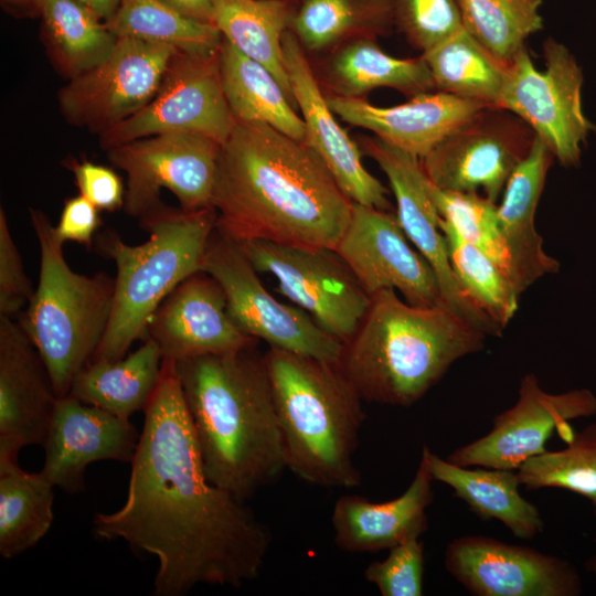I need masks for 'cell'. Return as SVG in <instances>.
Returning a JSON list of instances; mask_svg holds the SVG:
<instances>
[{
	"label": "cell",
	"instance_id": "obj_1",
	"mask_svg": "<svg viewBox=\"0 0 596 596\" xmlns=\"http://www.w3.org/2000/svg\"><path fill=\"white\" fill-rule=\"evenodd\" d=\"M143 412L126 500L95 515L94 534L157 557L156 596L253 581L270 547L269 530L244 501L207 479L174 361L163 359Z\"/></svg>",
	"mask_w": 596,
	"mask_h": 596
},
{
	"label": "cell",
	"instance_id": "obj_2",
	"mask_svg": "<svg viewBox=\"0 0 596 596\" xmlns=\"http://www.w3.org/2000/svg\"><path fill=\"white\" fill-rule=\"evenodd\" d=\"M215 230L241 243L336 248L352 202L304 141L262 123L236 121L221 145Z\"/></svg>",
	"mask_w": 596,
	"mask_h": 596
},
{
	"label": "cell",
	"instance_id": "obj_3",
	"mask_svg": "<svg viewBox=\"0 0 596 596\" xmlns=\"http://www.w3.org/2000/svg\"><path fill=\"white\" fill-rule=\"evenodd\" d=\"M254 347L175 362L206 477L242 501L287 469L265 358Z\"/></svg>",
	"mask_w": 596,
	"mask_h": 596
},
{
	"label": "cell",
	"instance_id": "obj_4",
	"mask_svg": "<svg viewBox=\"0 0 596 596\" xmlns=\"http://www.w3.org/2000/svg\"><path fill=\"white\" fill-rule=\"evenodd\" d=\"M371 297L340 362L363 401L409 407L457 360L483 349L486 334L446 305L412 306L392 288Z\"/></svg>",
	"mask_w": 596,
	"mask_h": 596
},
{
	"label": "cell",
	"instance_id": "obj_5",
	"mask_svg": "<svg viewBox=\"0 0 596 596\" xmlns=\"http://www.w3.org/2000/svg\"><path fill=\"white\" fill-rule=\"evenodd\" d=\"M264 358L287 469L320 487H359L354 455L365 418L363 398L340 363L276 347Z\"/></svg>",
	"mask_w": 596,
	"mask_h": 596
},
{
	"label": "cell",
	"instance_id": "obj_6",
	"mask_svg": "<svg viewBox=\"0 0 596 596\" xmlns=\"http://www.w3.org/2000/svg\"><path fill=\"white\" fill-rule=\"evenodd\" d=\"M139 220L149 234L142 244L129 245L114 231L97 238L96 247L114 260L116 276L109 322L92 360H119L135 341L147 339L149 321L160 304L185 278L202 270L216 212L161 203Z\"/></svg>",
	"mask_w": 596,
	"mask_h": 596
},
{
	"label": "cell",
	"instance_id": "obj_7",
	"mask_svg": "<svg viewBox=\"0 0 596 596\" xmlns=\"http://www.w3.org/2000/svg\"><path fill=\"white\" fill-rule=\"evenodd\" d=\"M30 220L40 246V275L19 323L42 358L57 397H62L68 395L75 376L91 362L106 332L115 277L74 272L49 217L30 209Z\"/></svg>",
	"mask_w": 596,
	"mask_h": 596
},
{
	"label": "cell",
	"instance_id": "obj_8",
	"mask_svg": "<svg viewBox=\"0 0 596 596\" xmlns=\"http://www.w3.org/2000/svg\"><path fill=\"white\" fill-rule=\"evenodd\" d=\"M545 70L535 68L524 46L511 60L500 107L524 123L564 167L579 164L582 145L596 125L582 107L583 72L570 50L553 38L543 43Z\"/></svg>",
	"mask_w": 596,
	"mask_h": 596
},
{
	"label": "cell",
	"instance_id": "obj_9",
	"mask_svg": "<svg viewBox=\"0 0 596 596\" xmlns=\"http://www.w3.org/2000/svg\"><path fill=\"white\" fill-rule=\"evenodd\" d=\"M202 270L222 287L227 310L247 336L269 347L340 363L345 344L322 330L302 309L283 304L262 284L238 244L214 230Z\"/></svg>",
	"mask_w": 596,
	"mask_h": 596
},
{
	"label": "cell",
	"instance_id": "obj_10",
	"mask_svg": "<svg viewBox=\"0 0 596 596\" xmlns=\"http://www.w3.org/2000/svg\"><path fill=\"white\" fill-rule=\"evenodd\" d=\"M237 244L255 269L273 275L276 290L307 311L322 330L344 344L351 340L372 297L336 249L259 240Z\"/></svg>",
	"mask_w": 596,
	"mask_h": 596
},
{
	"label": "cell",
	"instance_id": "obj_11",
	"mask_svg": "<svg viewBox=\"0 0 596 596\" xmlns=\"http://www.w3.org/2000/svg\"><path fill=\"white\" fill-rule=\"evenodd\" d=\"M235 119L224 95L220 49L207 54L177 52L152 99L138 113L99 134L109 150L159 134H195L221 145Z\"/></svg>",
	"mask_w": 596,
	"mask_h": 596
},
{
	"label": "cell",
	"instance_id": "obj_12",
	"mask_svg": "<svg viewBox=\"0 0 596 596\" xmlns=\"http://www.w3.org/2000/svg\"><path fill=\"white\" fill-rule=\"evenodd\" d=\"M220 149L209 137L173 132L107 150L108 160L127 174L125 212L141 219L162 203L161 189L173 193L185 211L213 207Z\"/></svg>",
	"mask_w": 596,
	"mask_h": 596
},
{
	"label": "cell",
	"instance_id": "obj_13",
	"mask_svg": "<svg viewBox=\"0 0 596 596\" xmlns=\"http://www.w3.org/2000/svg\"><path fill=\"white\" fill-rule=\"evenodd\" d=\"M534 131L501 107H485L451 131L421 160L427 179L454 192H477L497 202L529 155Z\"/></svg>",
	"mask_w": 596,
	"mask_h": 596
},
{
	"label": "cell",
	"instance_id": "obj_14",
	"mask_svg": "<svg viewBox=\"0 0 596 596\" xmlns=\"http://www.w3.org/2000/svg\"><path fill=\"white\" fill-rule=\"evenodd\" d=\"M179 52L134 38H117L111 52L68 79L57 95L65 120L98 135L142 109L156 95Z\"/></svg>",
	"mask_w": 596,
	"mask_h": 596
},
{
	"label": "cell",
	"instance_id": "obj_15",
	"mask_svg": "<svg viewBox=\"0 0 596 596\" xmlns=\"http://www.w3.org/2000/svg\"><path fill=\"white\" fill-rule=\"evenodd\" d=\"M595 414L596 395L590 390L549 393L533 373H528L520 381L517 402L493 418L491 429L455 449L447 459L465 467L518 470L547 450L545 445L555 429Z\"/></svg>",
	"mask_w": 596,
	"mask_h": 596
},
{
	"label": "cell",
	"instance_id": "obj_16",
	"mask_svg": "<svg viewBox=\"0 0 596 596\" xmlns=\"http://www.w3.org/2000/svg\"><path fill=\"white\" fill-rule=\"evenodd\" d=\"M446 571L475 596H578L583 581L567 560L486 535L446 546Z\"/></svg>",
	"mask_w": 596,
	"mask_h": 596
},
{
	"label": "cell",
	"instance_id": "obj_17",
	"mask_svg": "<svg viewBox=\"0 0 596 596\" xmlns=\"http://www.w3.org/2000/svg\"><path fill=\"white\" fill-rule=\"evenodd\" d=\"M408 241L396 214L352 203L334 249L370 296L392 288L412 306L446 305L434 269Z\"/></svg>",
	"mask_w": 596,
	"mask_h": 596
},
{
	"label": "cell",
	"instance_id": "obj_18",
	"mask_svg": "<svg viewBox=\"0 0 596 596\" xmlns=\"http://www.w3.org/2000/svg\"><path fill=\"white\" fill-rule=\"evenodd\" d=\"M361 148L387 177L396 200L397 220L415 248L434 269L445 304L486 336L502 329L466 296L451 268L439 214L426 188L421 160L377 137H365Z\"/></svg>",
	"mask_w": 596,
	"mask_h": 596
},
{
	"label": "cell",
	"instance_id": "obj_19",
	"mask_svg": "<svg viewBox=\"0 0 596 596\" xmlns=\"http://www.w3.org/2000/svg\"><path fill=\"white\" fill-rule=\"evenodd\" d=\"M283 51L295 102L305 124V142L352 203L389 211L392 205L387 189L365 169L360 148L336 119L306 51L290 29L284 34Z\"/></svg>",
	"mask_w": 596,
	"mask_h": 596
},
{
	"label": "cell",
	"instance_id": "obj_20",
	"mask_svg": "<svg viewBox=\"0 0 596 596\" xmlns=\"http://www.w3.org/2000/svg\"><path fill=\"white\" fill-rule=\"evenodd\" d=\"M147 338L174 362L256 344L231 318L220 284L200 270L179 284L152 315Z\"/></svg>",
	"mask_w": 596,
	"mask_h": 596
},
{
	"label": "cell",
	"instance_id": "obj_21",
	"mask_svg": "<svg viewBox=\"0 0 596 596\" xmlns=\"http://www.w3.org/2000/svg\"><path fill=\"white\" fill-rule=\"evenodd\" d=\"M129 418L119 417L71 396L57 397L42 475L64 491L84 488L87 466L99 460L130 462L139 440Z\"/></svg>",
	"mask_w": 596,
	"mask_h": 596
},
{
	"label": "cell",
	"instance_id": "obj_22",
	"mask_svg": "<svg viewBox=\"0 0 596 596\" xmlns=\"http://www.w3.org/2000/svg\"><path fill=\"white\" fill-rule=\"evenodd\" d=\"M57 395L38 350L13 318L0 317V457L45 441Z\"/></svg>",
	"mask_w": 596,
	"mask_h": 596
},
{
	"label": "cell",
	"instance_id": "obj_23",
	"mask_svg": "<svg viewBox=\"0 0 596 596\" xmlns=\"http://www.w3.org/2000/svg\"><path fill=\"white\" fill-rule=\"evenodd\" d=\"M326 99L343 121L372 131L375 137L419 160L457 127L488 107L440 91L421 93L406 103L390 107L332 94H327Z\"/></svg>",
	"mask_w": 596,
	"mask_h": 596
},
{
	"label": "cell",
	"instance_id": "obj_24",
	"mask_svg": "<svg viewBox=\"0 0 596 596\" xmlns=\"http://www.w3.org/2000/svg\"><path fill=\"white\" fill-rule=\"evenodd\" d=\"M434 481L421 457L413 480L392 500L373 502L359 494L341 496L331 514L336 545L348 553H376L421 538L428 529Z\"/></svg>",
	"mask_w": 596,
	"mask_h": 596
},
{
	"label": "cell",
	"instance_id": "obj_25",
	"mask_svg": "<svg viewBox=\"0 0 596 596\" xmlns=\"http://www.w3.org/2000/svg\"><path fill=\"white\" fill-rule=\"evenodd\" d=\"M554 156L535 135L531 150L510 175L497 209L512 269L520 294L546 274L557 273L560 263L543 249L534 217Z\"/></svg>",
	"mask_w": 596,
	"mask_h": 596
},
{
	"label": "cell",
	"instance_id": "obj_26",
	"mask_svg": "<svg viewBox=\"0 0 596 596\" xmlns=\"http://www.w3.org/2000/svg\"><path fill=\"white\" fill-rule=\"evenodd\" d=\"M422 457L435 481L453 489L455 496L485 521L494 519L514 536L532 540L544 529L540 510L519 491L518 471L488 467H465L441 458L427 446Z\"/></svg>",
	"mask_w": 596,
	"mask_h": 596
},
{
	"label": "cell",
	"instance_id": "obj_27",
	"mask_svg": "<svg viewBox=\"0 0 596 596\" xmlns=\"http://www.w3.org/2000/svg\"><path fill=\"white\" fill-rule=\"evenodd\" d=\"M322 75L332 95L362 98L389 87L407 97L435 89L423 56L400 58L385 53L374 38H358L330 50Z\"/></svg>",
	"mask_w": 596,
	"mask_h": 596
},
{
	"label": "cell",
	"instance_id": "obj_28",
	"mask_svg": "<svg viewBox=\"0 0 596 596\" xmlns=\"http://www.w3.org/2000/svg\"><path fill=\"white\" fill-rule=\"evenodd\" d=\"M163 355L150 338L119 360H92L75 376L68 395L119 417L145 411L161 376Z\"/></svg>",
	"mask_w": 596,
	"mask_h": 596
},
{
	"label": "cell",
	"instance_id": "obj_29",
	"mask_svg": "<svg viewBox=\"0 0 596 596\" xmlns=\"http://www.w3.org/2000/svg\"><path fill=\"white\" fill-rule=\"evenodd\" d=\"M225 98L236 121L266 124L305 142V124L278 79L225 39L220 45Z\"/></svg>",
	"mask_w": 596,
	"mask_h": 596
},
{
	"label": "cell",
	"instance_id": "obj_30",
	"mask_svg": "<svg viewBox=\"0 0 596 596\" xmlns=\"http://www.w3.org/2000/svg\"><path fill=\"white\" fill-rule=\"evenodd\" d=\"M291 13L286 0H215L213 24L223 39L269 70L296 105L283 51Z\"/></svg>",
	"mask_w": 596,
	"mask_h": 596
},
{
	"label": "cell",
	"instance_id": "obj_31",
	"mask_svg": "<svg viewBox=\"0 0 596 596\" xmlns=\"http://www.w3.org/2000/svg\"><path fill=\"white\" fill-rule=\"evenodd\" d=\"M422 56L436 91L500 107L509 64L497 58L464 26Z\"/></svg>",
	"mask_w": 596,
	"mask_h": 596
},
{
	"label": "cell",
	"instance_id": "obj_32",
	"mask_svg": "<svg viewBox=\"0 0 596 596\" xmlns=\"http://www.w3.org/2000/svg\"><path fill=\"white\" fill-rule=\"evenodd\" d=\"M54 486L28 472L17 458L0 457V555L12 558L33 547L53 523Z\"/></svg>",
	"mask_w": 596,
	"mask_h": 596
},
{
	"label": "cell",
	"instance_id": "obj_33",
	"mask_svg": "<svg viewBox=\"0 0 596 596\" xmlns=\"http://www.w3.org/2000/svg\"><path fill=\"white\" fill-rule=\"evenodd\" d=\"M393 26L392 0H302L289 23L302 47L311 52L358 38L376 39Z\"/></svg>",
	"mask_w": 596,
	"mask_h": 596
},
{
	"label": "cell",
	"instance_id": "obj_34",
	"mask_svg": "<svg viewBox=\"0 0 596 596\" xmlns=\"http://www.w3.org/2000/svg\"><path fill=\"white\" fill-rule=\"evenodd\" d=\"M42 39L56 71L72 78L103 61L117 36L77 0H41Z\"/></svg>",
	"mask_w": 596,
	"mask_h": 596
},
{
	"label": "cell",
	"instance_id": "obj_35",
	"mask_svg": "<svg viewBox=\"0 0 596 596\" xmlns=\"http://www.w3.org/2000/svg\"><path fill=\"white\" fill-rule=\"evenodd\" d=\"M106 24L117 38H134L191 54L215 52L223 40L214 24L188 18L160 0H121Z\"/></svg>",
	"mask_w": 596,
	"mask_h": 596
},
{
	"label": "cell",
	"instance_id": "obj_36",
	"mask_svg": "<svg viewBox=\"0 0 596 596\" xmlns=\"http://www.w3.org/2000/svg\"><path fill=\"white\" fill-rule=\"evenodd\" d=\"M439 227L446 238L451 268L464 292L503 330L518 310L521 294L502 268L461 237L450 223L440 217Z\"/></svg>",
	"mask_w": 596,
	"mask_h": 596
},
{
	"label": "cell",
	"instance_id": "obj_37",
	"mask_svg": "<svg viewBox=\"0 0 596 596\" xmlns=\"http://www.w3.org/2000/svg\"><path fill=\"white\" fill-rule=\"evenodd\" d=\"M464 28L509 64L532 34L543 29V0H457Z\"/></svg>",
	"mask_w": 596,
	"mask_h": 596
},
{
	"label": "cell",
	"instance_id": "obj_38",
	"mask_svg": "<svg viewBox=\"0 0 596 596\" xmlns=\"http://www.w3.org/2000/svg\"><path fill=\"white\" fill-rule=\"evenodd\" d=\"M517 471L528 490L556 488L588 499L596 493V422L574 433L564 448L532 457Z\"/></svg>",
	"mask_w": 596,
	"mask_h": 596
},
{
	"label": "cell",
	"instance_id": "obj_39",
	"mask_svg": "<svg viewBox=\"0 0 596 596\" xmlns=\"http://www.w3.org/2000/svg\"><path fill=\"white\" fill-rule=\"evenodd\" d=\"M425 188L439 216L450 223L461 237L487 254L513 281L496 203L477 192L441 190L427 177Z\"/></svg>",
	"mask_w": 596,
	"mask_h": 596
},
{
	"label": "cell",
	"instance_id": "obj_40",
	"mask_svg": "<svg viewBox=\"0 0 596 596\" xmlns=\"http://www.w3.org/2000/svg\"><path fill=\"white\" fill-rule=\"evenodd\" d=\"M392 7L394 26L422 53L464 26L457 0H392Z\"/></svg>",
	"mask_w": 596,
	"mask_h": 596
},
{
	"label": "cell",
	"instance_id": "obj_41",
	"mask_svg": "<svg viewBox=\"0 0 596 596\" xmlns=\"http://www.w3.org/2000/svg\"><path fill=\"white\" fill-rule=\"evenodd\" d=\"M424 567V542L412 538L390 549L384 560L370 563L363 575L382 596H422Z\"/></svg>",
	"mask_w": 596,
	"mask_h": 596
},
{
	"label": "cell",
	"instance_id": "obj_42",
	"mask_svg": "<svg viewBox=\"0 0 596 596\" xmlns=\"http://www.w3.org/2000/svg\"><path fill=\"white\" fill-rule=\"evenodd\" d=\"M34 289L10 233L4 210L0 209V317L13 318L30 302Z\"/></svg>",
	"mask_w": 596,
	"mask_h": 596
},
{
	"label": "cell",
	"instance_id": "obj_43",
	"mask_svg": "<svg viewBox=\"0 0 596 596\" xmlns=\"http://www.w3.org/2000/svg\"><path fill=\"white\" fill-rule=\"evenodd\" d=\"M67 167L74 174L79 194L99 211L124 207L126 190L114 170L86 160L67 162Z\"/></svg>",
	"mask_w": 596,
	"mask_h": 596
},
{
	"label": "cell",
	"instance_id": "obj_44",
	"mask_svg": "<svg viewBox=\"0 0 596 596\" xmlns=\"http://www.w3.org/2000/svg\"><path fill=\"white\" fill-rule=\"evenodd\" d=\"M99 210L83 195L65 200L60 221L54 226L56 238L65 242H76L87 247L92 246L94 235L102 221Z\"/></svg>",
	"mask_w": 596,
	"mask_h": 596
},
{
	"label": "cell",
	"instance_id": "obj_45",
	"mask_svg": "<svg viewBox=\"0 0 596 596\" xmlns=\"http://www.w3.org/2000/svg\"><path fill=\"white\" fill-rule=\"evenodd\" d=\"M179 13L213 24L215 0H160Z\"/></svg>",
	"mask_w": 596,
	"mask_h": 596
},
{
	"label": "cell",
	"instance_id": "obj_46",
	"mask_svg": "<svg viewBox=\"0 0 596 596\" xmlns=\"http://www.w3.org/2000/svg\"><path fill=\"white\" fill-rule=\"evenodd\" d=\"M98 19L107 22L117 11L121 0H77Z\"/></svg>",
	"mask_w": 596,
	"mask_h": 596
},
{
	"label": "cell",
	"instance_id": "obj_47",
	"mask_svg": "<svg viewBox=\"0 0 596 596\" xmlns=\"http://www.w3.org/2000/svg\"><path fill=\"white\" fill-rule=\"evenodd\" d=\"M41 0H1V4L12 14L20 17L39 15Z\"/></svg>",
	"mask_w": 596,
	"mask_h": 596
},
{
	"label": "cell",
	"instance_id": "obj_48",
	"mask_svg": "<svg viewBox=\"0 0 596 596\" xmlns=\"http://www.w3.org/2000/svg\"><path fill=\"white\" fill-rule=\"evenodd\" d=\"M588 500L592 503V507L594 509V515L596 518V493L588 498Z\"/></svg>",
	"mask_w": 596,
	"mask_h": 596
},
{
	"label": "cell",
	"instance_id": "obj_49",
	"mask_svg": "<svg viewBox=\"0 0 596 596\" xmlns=\"http://www.w3.org/2000/svg\"><path fill=\"white\" fill-rule=\"evenodd\" d=\"M592 568L596 572V560L592 563Z\"/></svg>",
	"mask_w": 596,
	"mask_h": 596
}]
</instances>
